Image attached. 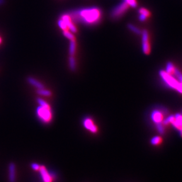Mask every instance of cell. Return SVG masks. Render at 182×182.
<instances>
[{"instance_id":"18","label":"cell","mask_w":182,"mask_h":182,"mask_svg":"<svg viewBox=\"0 0 182 182\" xmlns=\"http://www.w3.org/2000/svg\"><path fill=\"white\" fill-rule=\"evenodd\" d=\"M127 27L130 30H131V31L134 32V33L137 34H141L142 31L140 30V29L137 28V27H135L133 24H127Z\"/></svg>"},{"instance_id":"7","label":"cell","mask_w":182,"mask_h":182,"mask_svg":"<svg viewBox=\"0 0 182 182\" xmlns=\"http://www.w3.org/2000/svg\"><path fill=\"white\" fill-rule=\"evenodd\" d=\"M142 50L144 54L148 55L151 52V45L150 41V36L147 30L142 31Z\"/></svg>"},{"instance_id":"1","label":"cell","mask_w":182,"mask_h":182,"mask_svg":"<svg viewBox=\"0 0 182 182\" xmlns=\"http://www.w3.org/2000/svg\"><path fill=\"white\" fill-rule=\"evenodd\" d=\"M72 20L85 25H95L101 19L102 11L99 8L92 7L73 10L68 13Z\"/></svg>"},{"instance_id":"4","label":"cell","mask_w":182,"mask_h":182,"mask_svg":"<svg viewBox=\"0 0 182 182\" xmlns=\"http://www.w3.org/2000/svg\"><path fill=\"white\" fill-rule=\"evenodd\" d=\"M129 7V5L123 1L111 10L110 12L111 18L113 20L120 19L127 11Z\"/></svg>"},{"instance_id":"20","label":"cell","mask_w":182,"mask_h":182,"mask_svg":"<svg viewBox=\"0 0 182 182\" xmlns=\"http://www.w3.org/2000/svg\"><path fill=\"white\" fill-rule=\"evenodd\" d=\"M63 34L66 38H68L70 40L75 39V36H74L72 32L69 31L67 30L63 31Z\"/></svg>"},{"instance_id":"24","label":"cell","mask_w":182,"mask_h":182,"mask_svg":"<svg viewBox=\"0 0 182 182\" xmlns=\"http://www.w3.org/2000/svg\"><path fill=\"white\" fill-rule=\"evenodd\" d=\"M173 75L176 76V77L177 79L182 84V73L177 67H176V69H175Z\"/></svg>"},{"instance_id":"17","label":"cell","mask_w":182,"mask_h":182,"mask_svg":"<svg viewBox=\"0 0 182 182\" xmlns=\"http://www.w3.org/2000/svg\"><path fill=\"white\" fill-rule=\"evenodd\" d=\"M37 93L38 95H40V96H50L52 94V93L50 91L48 90V89H45V88L37 89Z\"/></svg>"},{"instance_id":"3","label":"cell","mask_w":182,"mask_h":182,"mask_svg":"<svg viewBox=\"0 0 182 182\" xmlns=\"http://www.w3.org/2000/svg\"><path fill=\"white\" fill-rule=\"evenodd\" d=\"M36 114L39 120L44 124L50 123L53 118L52 111L49 107L39 106L36 109Z\"/></svg>"},{"instance_id":"5","label":"cell","mask_w":182,"mask_h":182,"mask_svg":"<svg viewBox=\"0 0 182 182\" xmlns=\"http://www.w3.org/2000/svg\"><path fill=\"white\" fill-rule=\"evenodd\" d=\"M169 111L164 107H160L159 109H154L151 114V119L155 124L162 123L164 116L168 115Z\"/></svg>"},{"instance_id":"11","label":"cell","mask_w":182,"mask_h":182,"mask_svg":"<svg viewBox=\"0 0 182 182\" xmlns=\"http://www.w3.org/2000/svg\"><path fill=\"white\" fill-rule=\"evenodd\" d=\"M9 182L16 181V166L15 163L12 162L9 165Z\"/></svg>"},{"instance_id":"15","label":"cell","mask_w":182,"mask_h":182,"mask_svg":"<svg viewBox=\"0 0 182 182\" xmlns=\"http://www.w3.org/2000/svg\"><path fill=\"white\" fill-rule=\"evenodd\" d=\"M162 141H163V140H162V137L156 135L151 138L150 143L153 145L156 146V145H158L161 144L162 143Z\"/></svg>"},{"instance_id":"25","label":"cell","mask_w":182,"mask_h":182,"mask_svg":"<svg viewBox=\"0 0 182 182\" xmlns=\"http://www.w3.org/2000/svg\"><path fill=\"white\" fill-rule=\"evenodd\" d=\"M124 1L129 5V7L133 8H136L137 7L138 3L137 0H124Z\"/></svg>"},{"instance_id":"9","label":"cell","mask_w":182,"mask_h":182,"mask_svg":"<svg viewBox=\"0 0 182 182\" xmlns=\"http://www.w3.org/2000/svg\"><path fill=\"white\" fill-rule=\"evenodd\" d=\"M174 129L176 130L182 138V114L177 113L174 115V120L171 124Z\"/></svg>"},{"instance_id":"2","label":"cell","mask_w":182,"mask_h":182,"mask_svg":"<svg viewBox=\"0 0 182 182\" xmlns=\"http://www.w3.org/2000/svg\"><path fill=\"white\" fill-rule=\"evenodd\" d=\"M159 75L167 86L182 94V84L176 79V77L163 70H160Z\"/></svg>"},{"instance_id":"30","label":"cell","mask_w":182,"mask_h":182,"mask_svg":"<svg viewBox=\"0 0 182 182\" xmlns=\"http://www.w3.org/2000/svg\"><path fill=\"white\" fill-rule=\"evenodd\" d=\"M2 43V39L0 37V44Z\"/></svg>"},{"instance_id":"28","label":"cell","mask_w":182,"mask_h":182,"mask_svg":"<svg viewBox=\"0 0 182 182\" xmlns=\"http://www.w3.org/2000/svg\"><path fill=\"white\" fill-rule=\"evenodd\" d=\"M138 18H139L140 21H144L145 20H146V19H147V17L146 16H145L143 14H140Z\"/></svg>"},{"instance_id":"29","label":"cell","mask_w":182,"mask_h":182,"mask_svg":"<svg viewBox=\"0 0 182 182\" xmlns=\"http://www.w3.org/2000/svg\"><path fill=\"white\" fill-rule=\"evenodd\" d=\"M4 2H5V0H0V6L2 5L4 3Z\"/></svg>"},{"instance_id":"23","label":"cell","mask_w":182,"mask_h":182,"mask_svg":"<svg viewBox=\"0 0 182 182\" xmlns=\"http://www.w3.org/2000/svg\"><path fill=\"white\" fill-rule=\"evenodd\" d=\"M58 26H59L60 29H62L63 31L67 30V26H66L65 23L64 22V21L61 18H60L58 20Z\"/></svg>"},{"instance_id":"10","label":"cell","mask_w":182,"mask_h":182,"mask_svg":"<svg viewBox=\"0 0 182 182\" xmlns=\"http://www.w3.org/2000/svg\"><path fill=\"white\" fill-rule=\"evenodd\" d=\"M60 18L64 21L65 23L66 26H67V29L70 30V31L72 33H76L77 32V27L73 23V21L72 20V19L69 14L68 13L63 14V15L61 16Z\"/></svg>"},{"instance_id":"16","label":"cell","mask_w":182,"mask_h":182,"mask_svg":"<svg viewBox=\"0 0 182 182\" xmlns=\"http://www.w3.org/2000/svg\"><path fill=\"white\" fill-rule=\"evenodd\" d=\"M69 65L70 69L74 72L76 70L77 66H76V60L75 58L73 57V56H70V58L69 59Z\"/></svg>"},{"instance_id":"12","label":"cell","mask_w":182,"mask_h":182,"mask_svg":"<svg viewBox=\"0 0 182 182\" xmlns=\"http://www.w3.org/2000/svg\"><path fill=\"white\" fill-rule=\"evenodd\" d=\"M27 81L28 82L29 84L36 87L37 89L44 88V85L40 82H39L38 80L33 77H28L27 79Z\"/></svg>"},{"instance_id":"6","label":"cell","mask_w":182,"mask_h":182,"mask_svg":"<svg viewBox=\"0 0 182 182\" xmlns=\"http://www.w3.org/2000/svg\"><path fill=\"white\" fill-rule=\"evenodd\" d=\"M38 172L42 182H53L56 177L55 173L49 171L44 165L40 166Z\"/></svg>"},{"instance_id":"31","label":"cell","mask_w":182,"mask_h":182,"mask_svg":"<svg viewBox=\"0 0 182 182\" xmlns=\"http://www.w3.org/2000/svg\"><path fill=\"white\" fill-rule=\"evenodd\" d=\"M181 113H182V111H181Z\"/></svg>"},{"instance_id":"21","label":"cell","mask_w":182,"mask_h":182,"mask_svg":"<svg viewBox=\"0 0 182 182\" xmlns=\"http://www.w3.org/2000/svg\"><path fill=\"white\" fill-rule=\"evenodd\" d=\"M156 125V128L157 131L159 132V134L163 135L165 133V127L164 125L163 124V123H160V124H155Z\"/></svg>"},{"instance_id":"14","label":"cell","mask_w":182,"mask_h":182,"mask_svg":"<svg viewBox=\"0 0 182 182\" xmlns=\"http://www.w3.org/2000/svg\"><path fill=\"white\" fill-rule=\"evenodd\" d=\"M175 69H176V67L174 66V65H173L172 62H167V63L166 65V70H165L167 73L173 75Z\"/></svg>"},{"instance_id":"19","label":"cell","mask_w":182,"mask_h":182,"mask_svg":"<svg viewBox=\"0 0 182 182\" xmlns=\"http://www.w3.org/2000/svg\"><path fill=\"white\" fill-rule=\"evenodd\" d=\"M174 120V115H170L168 116H167L165 119L163 120V124L166 126L169 124H171L172 123L173 121Z\"/></svg>"},{"instance_id":"22","label":"cell","mask_w":182,"mask_h":182,"mask_svg":"<svg viewBox=\"0 0 182 182\" xmlns=\"http://www.w3.org/2000/svg\"><path fill=\"white\" fill-rule=\"evenodd\" d=\"M138 12L140 14H143L145 16H146L147 18L148 17L150 16L151 15V12L150 11L145 8H140L139 10H138Z\"/></svg>"},{"instance_id":"8","label":"cell","mask_w":182,"mask_h":182,"mask_svg":"<svg viewBox=\"0 0 182 182\" xmlns=\"http://www.w3.org/2000/svg\"><path fill=\"white\" fill-rule=\"evenodd\" d=\"M82 124L86 130L92 134H96L98 131L97 126L91 117H85L82 121Z\"/></svg>"},{"instance_id":"13","label":"cell","mask_w":182,"mask_h":182,"mask_svg":"<svg viewBox=\"0 0 182 182\" xmlns=\"http://www.w3.org/2000/svg\"><path fill=\"white\" fill-rule=\"evenodd\" d=\"M76 52V41L75 40H71L70 41L69 52L70 56H73Z\"/></svg>"},{"instance_id":"26","label":"cell","mask_w":182,"mask_h":182,"mask_svg":"<svg viewBox=\"0 0 182 182\" xmlns=\"http://www.w3.org/2000/svg\"><path fill=\"white\" fill-rule=\"evenodd\" d=\"M37 102H38V104L40 106H45V107H49L50 106L49 104L46 101H45V100H43V99H41L40 98H37Z\"/></svg>"},{"instance_id":"27","label":"cell","mask_w":182,"mask_h":182,"mask_svg":"<svg viewBox=\"0 0 182 182\" xmlns=\"http://www.w3.org/2000/svg\"><path fill=\"white\" fill-rule=\"evenodd\" d=\"M40 164H39L38 163H33L31 164V168L32 169V170L36 171V172H38L40 168Z\"/></svg>"}]
</instances>
